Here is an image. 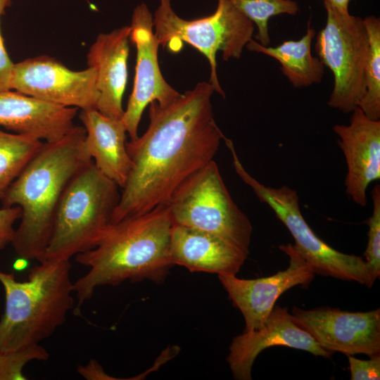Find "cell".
<instances>
[{
	"label": "cell",
	"instance_id": "6da1fadb",
	"mask_svg": "<svg viewBox=\"0 0 380 380\" xmlns=\"http://www.w3.org/2000/svg\"><path fill=\"white\" fill-rule=\"evenodd\" d=\"M214 91L201 82L168 106L149 104L146 131L127 141L132 168L111 223L167 204L184 181L213 160L226 137L214 118Z\"/></svg>",
	"mask_w": 380,
	"mask_h": 380
},
{
	"label": "cell",
	"instance_id": "7a4b0ae2",
	"mask_svg": "<svg viewBox=\"0 0 380 380\" xmlns=\"http://www.w3.org/2000/svg\"><path fill=\"white\" fill-rule=\"evenodd\" d=\"M173 223L167 204L110 224L96 246L76 255L75 261L89 271L73 283L77 296L75 314L101 286H118L129 280L162 283L173 266L170 239Z\"/></svg>",
	"mask_w": 380,
	"mask_h": 380
},
{
	"label": "cell",
	"instance_id": "3957f363",
	"mask_svg": "<svg viewBox=\"0 0 380 380\" xmlns=\"http://www.w3.org/2000/svg\"><path fill=\"white\" fill-rule=\"evenodd\" d=\"M85 136L84 127L74 125L61 139L44 142L4 193L3 208H21L20 225L11 243L20 258L38 262L42 259L68 184L92 162L84 145Z\"/></svg>",
	"mask_w": 380,
	"mask_h": 380
},
{
	"label": "cell",
	"instance_id": "277c9868",
	"mask_svg": "<svg viewBox=\"0 0 380 380\" xmlns=\"http://www.w3.org/2000/svg\"><path fill=\"white\" fill-rule=\"evenodd\" d=\"M28 280L0 271L5 310L0 320V353L38 344L63 325L74 306L70 260H43Z\"/></svg>",
	"mask_w": 380,
	"mask_h": 380
},
{
	"label": "cell",
	"instance_id": "5b68a950",
	"mask_svg": "<svg viewBox=\"0 0 380 380\" xmlns=\"http://www.w3.org/2000/svg\"><path fill=\"white\" fill-rule=\"evenodd\" d=\"M119 189L93 162L80 170L60 199L51 238L40 261L70 260L93 248L111 223L120 197Z\"/></svg>",
	"mask_w": 380,
	"mask_h": 380
},
{
	"label": "cell",
	"instance_id": "8992f818",
	"mask_svg": "<svg viewBox=\"0 0 380 380\" xmlns=\"http://www.w3.org/2000/svg\"><path fill=\"white\" fill-rule=\"evenodd\" d=\"M153 20L154 34L160 46L177 52L184 42L207 58L210 65L209 82L215 91L225 97L217 74V52H222L224 61L240 58L243 48L252 39L253 23L229 0H217L213 14L192 20L179 17L170 0H160Z\"/></svg>",
	"mask_w": 380,
	"mask_h": 380
},
{
	"label": "cell",
	"instance_id": "52a82bcc",
	"mask_svg": "<svg viewBox=\"0 0 380 380\" xmlns=\"http://www.w3.org/2000/svg\"><path fill=\"white\" fill-rule=\"evenodd\" d=\"M173 224L220 236L249 254L253 227L213 160L184 181L167 204Z\"/></svg>",
	"mask_w": 380,
	"mask_h": 380
},
{
	"label": "cell",
	"instance_id": "ba28073f",
	"mask_svg": "<svg viewBox=\"0 0 380 380\" xmlns=\"http://www.w3.org/2000/svg\"><path fill=\"white\" fill-rule=\"evenodd\" d=\"M225 144L232 153L236 174L286 227L295 241L293 248L312 267L315 274L356 281L369 287L365 260L336 251L315 234L302 215L297 191L285 185L273 188L261 184L245 169L232 141L229 139Z\"/></svg>",
	"mask_w": 380,
	"mask_h": 380
},
{
	"label": "cell",
	"instance_id": "9c48e42d",
	"mask_svg": "<svg viewBox=\"0 0 380 380\" xmlns=\"http://www.w3.org/2000/svg\"><path fill=\"white\" fill-rule=\"evenodd\" d=\"M324 4L327 22L317 36L315 49L320 61L334 77L328 105L348 113L358 107L366 91L364 76L369 51L367 32L361 18Z\"/></svg>",
	"mask_w": 380,
	"mask_h": 380
},
{
	"label": "cell",
	"instance_id": "30bf717a",
	"mask_svg": "<svg viewBox=\"0 0 380 380\" xmlns=\"http://www.w3.org/2000/svg\"><path fill=\"white\" fill-rule=\"evenodd\" d=\"M11 89L63 107L96 109L99 93L96 70L68 69L48 56L14 63Z\"/></svg>",
	"mask_w": 380,
	"mask_h": 380
},
{
	"label": "cell",
	"instance_id": "8fae6325",
	"mask_svg": "<svg viewBox=\"0 0 380 380\" xmlns=\"http://www.w3.org/2000/svg\"><path fill=\"white\" fill-rule=\"evenodd\" d=\"M144 3L134 10L130 39L137 49L136 73L132 92L122 121L131 139L138 137V127L143 111L153 101L166 106L180 93L164 79L158 64L159 43L153 32V20Z\"/></svg>",
	"mask_w": 380,
	"mask_h": 380
},
{
	"label": "cell",
	"instance_id": "7c38bea8",
	"mask_svg": "<svg viewBox=\"0 0 380 380\" xmlns=\"http://www.w3.org/2000/svg\"><path fill=\"white\" fill-rule=\"evenodd\" d=\"M293 322L322 348L346 355L380 354V310L348 312L320 308L302 310L293 307Z\"/></svg>",
	"mask_w": 380,
	"mask_h": 380
},
{
	"label": "cell",
	"instance_id": "4fadbf2b",
	"mask_svg": "<svg viewBox=\"0 0 380 380\" xmlns=\"http://www.w3.org/2000/svg\"><path fill=\"white\" fill-rule=\"evenodd\" d=\"M279 248L289 258V265L285 270L253 279H239L236 275H218L229 299L244 317V331L262 328L282 293L296 286L306 287L314 278L312 267L292 244L280 245Z\"/></svg>",
	"mask_w": 380,
	"mask_h": 380
},
{
	"label": "cell",
	"instance_id": "5bb4252c",
	"mask_svg": "<svg viewBox=\"0 0 380 380\" xmlns=\"http://www.w3.org/2000/svg\"><path fill=\"white\" fill-rule=\"evenodd\" d=\"M274 346L305 350L327 358L333 354L298 327L286 308L274 305L262 328L244 331L232 339L227 361L234 378L252 379L251 372L255 358L263 350Z\"/></svg>",
	"mask_w": 380,
	"mask_h": 380
},
{
	"label": "cell",
	"instance_id": "9a60e30c",
	"mask_svg": "<svg viewBox=\"0 0 380 380\" xmlns=\"http://www.w3.org/2000/svg\"><path fill=\"white\" fill-rule=\"evenodd\" d=\"M332 129L346 162V192L365 207L368 186L380 179V120L369 118L357 107L349 125H336Z\"/></svg>",
	"mask_w": 380,
	"mask_h": 380
},
{
	"label": "cell",
	"instance_id": "2e32d148",
	"mask_svg": "<svg viewBox=\"0 0 380 380\" xmlns=\"http://www.w3.org/2000/svg\"><path fill=\"white\" fill-rule=\"evenodd\" d=\"M130 34V26L99 34L87 56L88 67L96 73V110L111 118L122 119L125 111L122 97L127 82Z\"/></svg>",
	"mask_w": 380,
	"mask_h": 380
},
{
	"label": "cell",
	"instance_id": "e0dca14e",
	"mask_svg": "<svg viewBox=\"0 0 380 380\" xmlns=\"http://www.w3.org/2000/svg\"><path fill=\"white\" fill-rule=\"evenodd\" d=\"M77 108L53 104L18 91H0V126L53 142L74 126Z\"/></svg>",
	"mask_w": 380,
	"mask_h": 380
},
{
	"label": "cell",
	"instance_id": "ac0fdd59",
	"mask_svg": "<svg viewBox=\"0 0 380 380\" xmlns=\"http://www.w3.org/2000/svg\"><path fill=\"white\" fill-rule=\"evenodd\" d=\"M170 255L173 265L191 272L236 275L248 254L215 234L173 224Z\"/></svg>",
	"mask_w": 380,
	"mask_h": 380
},
{
	"label": "cell",
	"instance_id": "d6986e66",
	"mask_svg": "<svg viewBox=\"0 0 380 380\" xmlns=\"http://www.w3.org/2000/svg\"><path fill=\"white\" fill-rule=\"evenodd\" d=\"M80 119L86 131L84 145L94 165L122 189L132 168L122 120L107 117L96 109L82 110Z\"/></svg>",
	"mask_w": 380,
	"mask_h": 380
},
{
	"label": "cell",
	"instance_id": "ffe728a7",
	"mask_svg": "<svg viewBox=\"0 0 380 380\" xmlns=\"http://www.w3.org/2000/svg\"><path fill=\"white\" fill-rule=\"evenodd\" d=\"M315 31L308 22L307 32L298 41H285L276 47H267L251 39L248 49L264 53L277 59L283 74L296 88L319 83L324 75V65L311 53V44Z\"/></svg>",
	"mask_w": 380,
	"mask_h": 380
},
{
	"label": "cell",
	"instance_id": "44dd1931",
	"mask_svg": "<svg viewBox=\"0 0 380 380\" xmlns=\"http://www.w3.org/2000/svg\"><path fill=\"white\" fill-rule=\"evenodd\" d=\"M43 143L30 135L11 134L0 129V203L6 191Z\"/></svg>",
	"mask_w": 380,
	"mask_h": 380
},
{
	"label": "cell",
	"instance_id": "7402d4cb",
	"mask_svg": "<svg viewBox=\"0 0 380 380\" xmlns=\"http://www.w3.org/2000/svg\"><path fill=\"white\" fill-rule=\"evenodd\" d=\"M369 40L368 56L365 70L366 91L358 107L369 118H380V20L370 15L363 20Z\"/></svg>",
	"mask_w": 380,
	"mask_h": 380
},
{
	"label": "cell",
	"instance_id": "603a6c76",
	"mask_svg": "<svg viewBox=\"0 0 380 380\" xmlns=\"http://www.w3.org/2000/svg\"><path fill=\"white\" fill-rule=\"evenodd\" d=\"M258 27L255 36L261 45L267 46L270 42L268 20L280 14L294 15L298 11L297 4L292 0H229Z\"/></svg>",
	"mask_w": 380,
	"mask_h": 380
},
{
	"label": "cell",
	"instance_id": "cb8c5ba5",
	"mask_svg": "<svg viewBox=\"0 0 380 380\" xmlns=\"http://www.w3.org/2000/svg\"><path fill=\"white\" fill-rule=\"evenodd\" d=\"M49 353L38 344L22 347L15 350L0 353V380H25L23 369L33 360L46 361Z\"/></svg>",
	"mask_w": 380,
	"mask_h": 380
},
{
	"label": "cell",
	"instance_id": "d4e9b609",
	"mask_svg": "<svg viewBox=\"0 0 380 380\" xmlns=\"http://www.w3.org/2000/svg\"><path fill=\"white\" fill-rule=\"evenodd\" d=\"M373 210L366 223L369 227L368 241L364 253L369 272V288L380 276V186L372 190Z\"/></svg>",
	"mask_w": 380,
	"mask_h": 380
},
{
	"label": "cell",
	"instance_id": "484cf974",
	"mask_svg": "<svg viewBox=\"0 0 380 380\" xmlns=\"http://www.w3.org/2000/svg\"><path fill=\"white\" fill-rule=\"evenodd\" d=\"M369 357L364 360L348 355L351 380L380 379V354Z\"/></svg>",
	"mask_w": 380,
	"mask_h": 380
},
{
	"label": "cell",
	"instance_id": "4316f807",
	"mask_svg": "<svg viewBox=\"0 0 380 380\" xmlns=\"http://www.w3.org/2000/svg\"><path fill=\"white\" fill-rule=\"evenodd\" d=\"M21 215L19 206L0 208V251L11 243L15 233L13 225Z\"/></svg>",
	"mask_w": 380,
	"mask_h": 380
},
{
	"label": "cell",
	"instance_id": "83f0119b",
	"mask_svg": "<svg viewBox=\"0 0 380 380\" xmlns=\"http://www.w3.org/2000/svg\"><path fill=\"white\" fill-rule=\"evenodd\" d=\"M11 0H0V18ZM14 63L11 61L4 44L0 32V91L11 89Z\"/></svg>",
	"mask_w": 380,
	"mask_h": 380
},
{
	"label": "cell",
	"instance_id": "f1b7e54d",
	"mask_svg": "<svg viewBox=\"0 0 380 380\" xmlns=\"http://www.w3.org/2000/svg\"><path fill=\"white\" fill-rule=\"evenodd\" d=\"M350 0H323L324 4H329L336 10L342 13L348 12V4Z\"/></svg>",
	"mask_w": 380,
	"mask_h": 380
},
{
	"label": "cell",
	"instance_id": "f546056e",
	"mask_svg": "<svg viewBox=\"0 0 380 380\" xmlns=\"http://www.w3.org/2000/svg\"><path fill=\"white\" fill-rule=\"evenodd\" d=\"M27 265L28 260L20 257V258L13 263V268L15 270L21 271L25 270Z\"/></svg>",
	"mask_w": 380,
	"mask_h": 380
}]
</instances>
